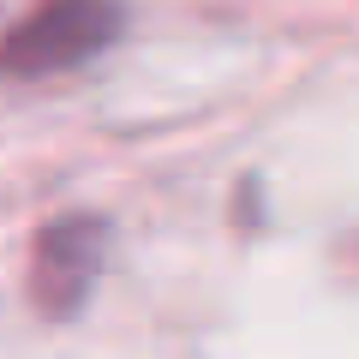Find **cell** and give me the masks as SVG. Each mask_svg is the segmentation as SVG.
Segmentation results:
<instances>
[{"label":"cell","mask_w":359,"mask_h":359,"mask_svg":"<svg viewBox=\"0 0 359 359\" xmlns=\"http://www.w3.org/2000/svg\"><path fill=\"white\" fill-rule=\"evenodd\" d=\"M126 30L120 0H42L0 36V72L6 78H54L108 54Z\"/></svg>","instance_id":"cell-1"},{"label":"cell","mask_w":359,"mask_h":359,"mask_svg":"<svg viewBox=\"0 0 359 359\" xmlns=\"http://www.w3.org/2000/svg\"><path fill=\"white\" fill-rule=\"evenodd\" d=\"M102 264H108V222L102 216H60L54 228L36 233L30 299L48 318H78V306L90 299Z\"/></svg>","instance_id":"cell-2"}]
</instances>
